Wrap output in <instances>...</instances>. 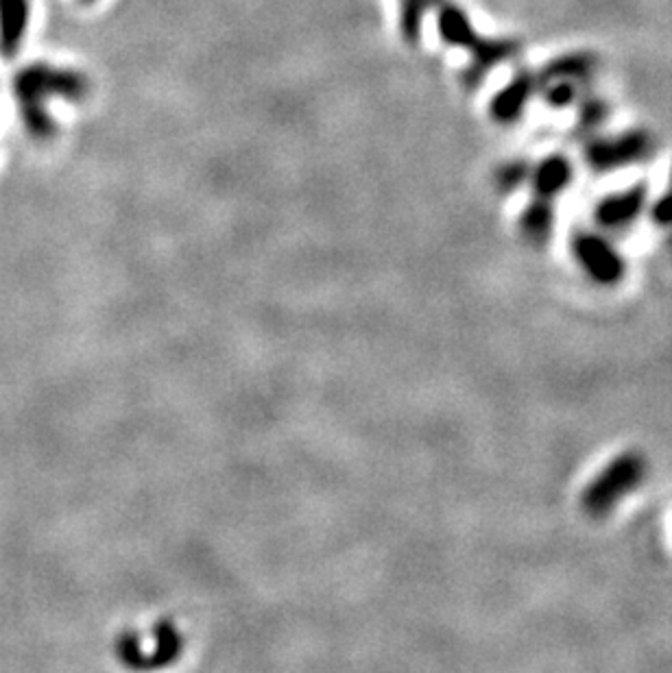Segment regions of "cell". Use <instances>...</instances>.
<instances>
[{"label": "cell", "mask_w": 672, "mask_h": 673, "mask_svg": "<svg viewBox=\"0 0 672 673\" xmlns=\"http://www.w3.org/2000/svg\"><path fill=\"white\" fill-rule=\"evenodd\" d=\"M87 92L90 83L82 73L71 69H53L46 62L29 64L13 78V96L18 101L22 123L38 140H49L57 132V125L46 109V101L51 96H60L69 103H82Z\"/></svg>", "instance_id": "obj_1"}, {"label": "cell", "mask_w": 672, "mask_h": 673, "mask_svg": "<svg viewBox=\"0 0 672 673\" xmlns=\"http://www.w3.org/2000/svg\"><path fill=\"white\" fill-rule=\"evenodd\" d=\"M644 477H647V462L640 453L624 451L616 455L586 486L581 495L584 508L591 517H607L642 486Z\"/></svg>", "instance_id": "obj_2"}, {"label": "cell", "mask_w": 672, "mask_h": 673, "mask_svg": "<svg viewBox=\"0 0 672 673\" xmlns=\"http://www.w3.org/2000/svg\"><path fill=\"white\" fill-rule=\"evenodd\" d=\"M655 149V138L647 129H622L613 134L605 129L586 138L584 161L594 175H611L649 161Z\"/></svg>", "instance_id": "obj_3"}, {"label": "cell", "mask_w": 672, "mask_h": 673, "mask_svg": "<svg viewBox=\"0 0 672 673\" xmlns=\"http://www.w3.org/2000/svg\"><path fill=\"white\" fill-rule=\"evenodd\" d=\"M570 251L579 269L600 286L618 284L627 273V262L611 235L600 229H579L570 238Z\"/></svg>", "instance_id": "obj_4"}, {"label": "cell", "mask_w": 672, "mask_h": 673, "mask_svg": "<svg viewBox=\"0 0 672 673\" xmlns=\"http://www.w3.org/2000/svg\"><path fill=\"white\" fill-rule=\"evenodd\" d=\"M649 203H651L649 188L647 183L638 181L629 188L600 197L591 210V219L594 224L607 235L624 233L640 223L642 217H647Z\"/></svg>", "instance_id": "obj_5"}, {"label": "cell", "mask_w": 672, "mask_h": 673, "mask_svg": "<svg viewBox=\"0 0 672 673\" xmlns=\"http://www.w3.org/2000/svg\"><path fill=\"white\" fill-rule=\"evenodd\" d=\"M537 98V73L533 69H517L487 105L490 118L501 127L517 125Z\"/></svg>", "instance_id": "obj_6"}, {"label": "cell", "mask_w": 672, "mask_h": 673, "mask_svg": "<svg viewBox=\"0 0 672 673\" xmlns=\"http://www.w3.org/2000/svg\"><path fill=\"white\" fill-rule=\"evenodd\" d=\"M575 181V161L566 153H548L531 164L528 190L544 201H557Z\"/></svg>", "instance_id": "obj_7"}, {"label": "cell", "mask_w": 672, "mask_h": 673, "mask_svg": "<svg viewBox=\"0 0 672 673\" xmlns=\"http://www.w3.org/2000/svg\"><path fill=\"white\" fill-rule=\"evenodd\" d=\"M470 64L463 73V83L470 90L481 87V83L492 75L496 69L504 66L506 62H513L519 55V42L511 38H485L476 42L472 51H468Z\"/></svg>", "instance_id": "obj_8"}, {"label": "cell", "mask_w": 672, "mask_h": 673, "mask_svg": "<svg viewBox=\"0 0 672 673\" xmlns=\"http://www.w3.org/2000/svg\"><path fill=\"white\" fill-rule=\"evenodd\" d=\"M600 62L591 51H566L548 60L537 73V81H568L581 90H594Z\"/></svg>", "instance_id": "obj_9"}, {"label": "cell", "mask_w": 672, "mask_h": 673, "mask_svg": "<svg viewBox=\"0 0 672 673\" xmlns=\"http://www.w3.org/2000/svg\"><path fill=\"white\" fill-rule=\"evenodd\" d=\"M432 9L437 11L439 38L448 46L463 49L465 53L470 49H474V44L481 40V33L474 29V24L463 7H459L452 0H437Z\"/></svg>", "instance_id": "obj_10"}, {"label": "cell", "mask_w": 672, "mask_h": 673, "mask_svg": "<svg viewBox=\"0 0 672 673\" xmlns=\"http://www.w3.org/2000/svg\"><path fill=\"white\" fill-rule=\"evenodd\" d=\"M31 15L29 0H0V55L11 60L18 55L27 35Z\"/></svg>", "instance_id": "obj_11"}, {"label": "cell", "mask_w": 672, "mask_h": 673, "mask_svg": "<svg viewBox=\"0 0 672 673\" xmlns=\"http://www.w3.org/2000/svg\"><path fill=\"white\" fill-rule=\"evenodd\" d=\"M557 223V212L553 201H544L537 197H531L526 208L519 214V233L526 242L542 246L553 238Z\"/></svg>", "instance_id": "obj_12"}, {"label": "cell", "mask_w": 672, "mask_h": 673, "mask_svg": "<svg viewBox=\"0 0 672 673\" xmlns=\"http://www.w3.org/2000/svg\"><path fill=\"white\" fill-rule=\"evenodd\" d=\"M577 109V118H575V129L577 134H581L584 138L594 136L598 132H605L609 120H611V114H613V107L611 103L600 96V94H594V90L586 92L579 103L575 105Z\"/></svg>", "instance_id": "obj_13"}, {"label": "cell", "mask_w": 672, "mask_h": 673, "mask_svg": "<svg viewBox=\"0 0 672 673\" xmlns=\"http://www.w3.org/2000/svg\"><path fill=\"white\" fill-rule=\"evenodd\" d=\"M437 0H400V31L409 44H418L426 13Z\"/></svg>", "instance_id": "obj_14"}, {"label": "cell", "mask_w": 672, "mask_h": 673, "mask_svg": "<svg viewBox=\"0 0 672 673\" xmlns=\"http://www.w3.org/2000/svg\"><path fill=\"white\" fill-rule=\"evenodd\" d=\"M531 159L524 157H513L508 161H504L496 170V186L504 194H515L517 190L528 186V177H531Z\"/></svg>", "instance_id": "obj_15"}, {"label": "cell", "mask_w": 672, "mask_h": 673, "mask_svg": "<svg viewBox=\"0 0 672 673\" xmlns=\"http://www.w3.org/2000/svg\"><path fill=\"white\" fill-rule=\"evenodd\" d=\"M647 217L662 229H672V179H669V188L658 199H651Z\"/></svg>", "instance_id": "obj_16"}, {"label": "cell", "mask_w": 672, "mask_h": 673, "mask_svg": "<svg viewBox=\"0 0 672 673\" xmlns=\"http://www.w3.org/2000/svg\"><path fill=\"white\" fill-rule=\"evenodd\" d=\"M85 4H90V2H94V0H84Z\"/></svg>", "instance_id": "obj_17"}]
</instances>
